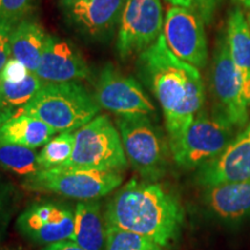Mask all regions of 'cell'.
Returning a JSON list of instances; mask_svg holds the SVG:
<instances>
[{
  "mask_svg": "<svg viewBox=\"0 0 250 250\" xmlns=\"http://www.w3.org/2000/svg\"><path fill=\"white\" fill-rule=\"evenodd\" d=\"M137 66L140 79L164 111L171 151L204 109L206 93L201 73L170 51L164 35L140 52Z\"/></svg>",
  "mask_w": 250,
  "mask_h": 250,
  "instance_id": "6da1fadb",
  "label": "cell"
},
{
  "mask_svg": "<svg viewBox=\"0 0 250 250\" xmlns=\"http://www.w3.org/2000/svg\"><path fill=\"white\" fill-rule=\"evenodd\" d=\"M105 227L140 234L167 248L179 239L184 210L162 184L131 180L111 197L104 211Z\"/></svg>",
  "mask_w": 250,
  "mask_h": 250,
  "instance_id": "7a4b0ae2",
  "label": "cell"
},
{
  "mask_svg": "<svg viewBox=\"0 0 250 250\" xmlns=\"http://www.w3.org/2000/svg\"><path fill=\"white\" fill-rule=\"evenodd\" d=\"M100 105L81 83H45L22 110L56 132H73L98 116Z\"/></svg>",
  "mask_w": 250,
  "mask_h": 250,
  "instance_id": "3957f363",
  "label": "cell"
},
{
  "mask_svg": "<svg viewBox=\"0 0 250 250\" xmlns=\"http://www.w3.org/2000/svg\"><path fill=\"white\" fill-rule=\"evenodd\" d=\"M212 110L230 122L236 129L248 125L250 76L245 77L234 62L225 30L218 35L210 70Z\"/></svg>",
  "mask_w": 250,
  "mask_h": 250,
  "instance_id": "277c9868",
  "label": "cell"
},
{
  "mask_svg": "<svg viewBox=\"0 0 250 250\" xmlns=\"http://www.w3.org/2000/svg\"><path fill=\"white\" fill-rule=\"evenodd\" d=\"M116 124L127 162L140 176L154 182L168 167L170 146L148 116H118Z\"/></svg>",
  "mask_w": 250,
  "mask_h": 250,
  "instance_id": "5b68a950",
  "label": "cell"
},
{
  "mask_svg": "<svg viewBox=\"0 0 250 250\" xmlns=\"http://www.w3.org/2000/svg\"><path fill=\"white\" fill-rule=\"evenodd\" d=\"M123 183L121 171L58 167L40 169L24 177L22 186L30 191L51 192L80 201L107 196Z\"/></svg>",
  "mask_w": 250,
  "mask_h": 250,
  "instance_id": "8992f818",
  "label": "cell"
},
{
  "mask_svg": "<svg viewBox=\"0 0 250 250\" xmlns=\"http://www.w3.org/2000/svg\"><path fill=\"white\" fill-rule=\"evenodd\" d=\"M121 134L107 115H98L74 132V149L64 167L122 171L127 167Z\"/></svg>",
  "mask_w": 250,
  "mask_h": 250,
  "instance_id": "52a82bcc",
  "label": "cell"
},
{
  "mask_svg": "<svg viewBox=\"0 0 250 250\" xmlns=\"http://www.w3.org/2000/svg\"><path fill=\"white\" fill-rule=\"evenodd\" d=\"M236 127L226 118L204 109L171 148L174 161L183 169L201 168L217 158L234 139Z\"/></svg>",
  "mask_w": 250,
  "mask_h": 250,
  "instance_id": "ba28073f",
  "label": "cell"
},
{
  "mask_svg": "<svg viewBox=\"0 0 250 250\" xmlns=\"http://www.w3.org/2000/svg\"><path fill=\"white\" fill-rule=\"evenodd\" d=\"M164 9L161 0H125L117 35L122 58L140 54L162 35Z\"/></svg>",
  "mask_w": 250,
  "mask_h": 250,
  "instance_id": "9c48e42d",
  "label": "cell"
},
{
  "mask_svg": "<svg viewBox=\"0 0 250 250\" xmlns=\"http://www.w3.org/2000/svg\"><path fill=\"white\" fill-rule=\"evenodd\" d=\"M166 44L181 61L202 70L208 62V44L203 19L184 6L173 5L165 17Z\"/></svg>",
  "mask_w": 250,
  "mask_h": 250,
  "instance_id": "30bf717a",
  "label": "cell"
},
{
  "mask_svg": "<svg viewBox=\"0 0 250 250\" xmlns=\"http://www.w3.org/2000/svg\"><path fill=\"white\" fill-rule=\"evenodd\" d=\"M94 98L100 108L117 116L151 117L155 114L154 104L138 81L110 64L105 65L96 78Z\"/></svg>",
  "mask_w": 250,
  "mask_h": 250,
  "instance_id": "8fae6325",
  "label": "cell"
},
{
  "mask_svg": "<svg viewBox=\"0 0 250 250\" xmlns=\"http://www.w3.org/2000/svg\"><path fill=\"white\" fill-rule=\"evenodd\" d=\"M19 233L36 245L71 240L74 233V210L58 202H36L17 219Z\"/></svg>",
  "mask_w": 250,
  "mask_h": 250,
  "instance_id": "7c38bea8",
  "label": "cell"
},
{
  "mask_svg": "<svg viewBox=\"0 0 250 250\" xmlns=\"http://www.w3.org/2000/svg\"><path fill=\"white\" fill-rule=\"evenodd\" d=\"M125 0H61L71 27L90 39L107 37L120 23Z\"/></svg>",
  "mask_w": 250,
  "mask_h": 250,
  "instance_id": "4fadbf2b",
  "label": "cell"
},
{
  "mask_svg": "<svg viewBox=\"0 0 250 250\" xmlns=\"http://www.w3.org/2000/svg\"><path fill=\"white\" fill-rule=\"evenodd\" d=\"M197 181L204 188L250 181V123L221 154L198 168Z\"/></svg>",
  "mask_w": 250,
  "mask_h": 250,
  "instance_id": "5bb4252c",
  "label": "cell"
},
{
  "mask_svg": "<svg viewBox=\"0 0 250 250\" xmlns=\"http://www.w3.org/2000/svg\"><path fill=\"white\" fill-rule=\"evenodd\" d=\"M90 70L79 49L66 40L48 35L35 74L43 83H74L88 78Z\"/></svg>",
  "mask_w": 250,
  "mask_h": 250,
  "instance_id": "9a60e30c",
  "label": "cell"
},
{
  "mask_svg": "<svg viewBox=\"0 0 250 250\" xmlns=\"http://www.w3.org/2000/svg\"><path fill=\"white\" fill-rule=\"evenodd\" d=\"M204 204L215 217L236 221L250 215V181L204 188Z\"/></svg>",
  "mask_w": 250,
  "mask_h": 250,
  "instance_id": "2e32d148",
  "label": "cell"
},
{
  "mask_svg": "<svg viewBox=\"0 0 250 250\" xmlns=\"http://www.w3.org/2000/svg\"><path fill=\"white\" fill-rule=\"evenodd\" d=\"M56 133L40 118L20 110L0 129V144H15L36 149L44 146Z\"/></svg>",
  "mask_w": 250,
  "mask_h": 250,
  "instance_id": "e0dca14e",
  "label": "cell"
},
{
  "mask_svg": "<svg viewBox=\"0 0 250 250\" xmlns=\"http://www.w3.org/2000/svg\"><path fill=\"white\" fill-rule=\"evenodd\" d=\"M71 241L85 250H102L105 243V221L100 202L93 199L78 203Z\"/></svg>",
  "mask_w": 250,
  "mask_h": 250,
  "instance_id": "ac0fdd59",
  "label": "cell"
},
{
  "mask_svg": "<svg viewBox=\"0 0 250 250\" xmlns=\"http://www.w3.org/2000/svg\"><path fill=\"white\" fill-rule=\"evenodd\" d=\"M48 34L39 22L23 19L13 28L11 35V56L35 73L44 51Z\"/></svg>",
  "mask_w": 250,
  "mask_h": 250,
  "instance_id": "d6986e66",
  "label": "cell"
},
{
  "mask_svg": "<svg viewBox=\"0 0 250 250\" xmlns=\"http://www.w3.org/2000/svg\"><path fill=\"white\" fill-rule=\"evenodd\" d=\"M227 45L234 62L243 76H250V13L240 7L228 14L226 29Z\"/></svg>",
  "mask_w": 250,
  "mask_h": 250,
  "instance_id": "ffe728a7",
  "label": "cell"
},
{
  "mask_svg": "<svg viewBox=\"0 0 250 250\" xmlns=\"http://www.w3.org/2000/svg\"><path fill=\"white\" fill-rule=\"evenodd\" d=\"M44 83L33 72L20 83H8L0 79V109L17 112L22 109L40 92Z\"/></svg>",
  "mask_w": 250,
  "mask_h": 250,
  "instance_id": "44dd1931",
  "label": "cell"
},
{
  "mask_svg": "<svg viewBox=\"0 0 250 250\" xmlns=\"http://www.w3.org/2000/svg\"><path fill=\"white\" fill-rule=\"evenodd\" d=\"M36 149L15 144H0V168L20 176H29L40 170Z\"/></svg>",
  "mask_w": 250,
  "mask_h": 250,
  "instance_id": "7402d4cb",
  "label": "cell"
},
{
  "mask_svg": "<svg viewBox=\"0 0 250 250\" xmlns=\"http://www.w3.org/2000/svg\"><path fill=\"white\" fill-rule=\"evenodd\" d=\"M74 149V132H62L43 146L37 156L40 169L64 167L71 160Z\"/></svg>",
  "mask_w": 250,
  "mask_h": 250,
  "instance_id": "603a6c76",
  "label": "cell"
},
{
  "mask_svg": "<svg viewBox=\"0 0 250 250\" xmlns=\"http://www.w3.org/2000/svg\"><path fill=\"white\" fill-rule=\"evenodd\" d=\"M104 250H165V248L140 234L107 226Z\"/></svg>",
  "mask_w": 250,
  "mask_h": 250,
  "instance_id": "cb8c5ba5",
  "label": "cell"
},
{
  "mask_svg": "<svg viewBox=\"0 0 250 250\" xmlns=\"http://www.w3.org/2000/svg\"><path fill=\"white\" fill-rule=\"evenodd\" d=\"M35 0H0V22L17 26L34 7Z\"/></svg>",
  "mask_w": 250,
  "mask_h": 250,
  "instance_id": "d4e9b609",
  "label": "cell"
},
{
  "mask_svg": "<svg viewBox=\"0 0 250 250\" xmlns=\"http://www.w3.org/2000/svg\"><path fill=\"white\" fill-rule=\"evenodd\" d=\"M224 0H176V5L191 8L203 19L205 24H210Z\"/></svg>",
  "mask_w": 250,
  "mask_h": 250,
  "instance_id": "484cf974",
  "label": "cell"
},
{
  "mask_svg": "<svg viewBox=\"0 0 250 250\" xmlns=\"http://www.w3.org/2000/svg\"><path fill=\"white\" fill-rule=\"evenodd\" d=\"M28 73L29 71L22 62L14 58H9L0 73V79L8 83H20L28 76Z\"/></svg>",
  "mask_w": 250,
  "mask_h": 250,
  "instance_id": "4316f807",
  "label": "cell"
},
{
  "mask_svg": "<svg viewBox=\"0 0 250 250\" xmlns=\"http://www.w3.org/2000/svg\"><path fill=\"white\" fill-rule=\"evenodd\" d=\"M15 26L0 22V73L11 56V35Z\"/></svg>",
  "mask_w": 250,
  "mask_h": 250,
  "instance_id": "83f0119b",
  "label": "cell"
},
{
  "mask_svg": "<svg viewBox=\"0 0 250 250\" xmlns=\"http://www.w3.org/2000/svg\"><path fill=\"white\" fill-rule=\"evenodd\" d=\"M42 250H85L81 247H79L77 243H74L71 240H66V241H61L51 243V245H48L44 247Z\"/></svg>",
  "mask_w": 250,
  "mask_h": 250,
  "instance_id": "f1b7e54d",
  "label": "cell"
},
{
  "mask_svg": "<svg viewBox=\"0 0 250 250\" xmlns=\"http://www.w3.org/2000/svg\"><path fill=\"white\" fill-rule=\"evenodd\" d=\"M15 112L13 111H9V110H5V109H0V129L2 127L6 122H7L9 118H11Z\"/></svg>",
  "mask_w": 250,
  "mask_h": 250,
  "instance_id": "f546056e",
  "label": "cell"
},
{
  "mask_svg": "<svg viewBox=\"0 0 250 250\" xmlns=\"http://www.w3.org/2000/svg\"><path fill=\"white\" fill-rule=\"evenodd\" d=\"M234 1L237 2V4L242 5L243 7L250 9V0H234Z\"/></svg>",
  "mask_w": 250,
  "mask_h": 250,
  "instance_id": "4dcf8cb0",
  "label": "cell"
},
{
  "mask_svg": "<svg viewBox=\"0 0 250 250\" xmlns=\"http://www.w3.org/2000/svg\"><path fill=\"white\" fill-rule=\"evenodd\" d=\"M166 1L170 2V4H173V5H176V0H166Z\"/></svg>",
  "mask_w": 250,
  "mask_h": 250,
  "instance_id": "1f68e13d",
  "label": "cell"
}]
</instances>
